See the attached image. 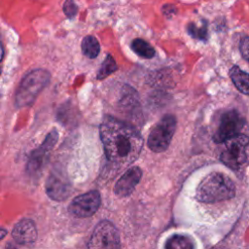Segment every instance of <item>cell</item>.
I'll return each mask as SVG.
<instances>
[{
  "label": "cell",
  "instance_id": "1",
  "mask_svg": "<svg viewBox=\"0 0 249 249\" xmlns=\"http://www.w3.org/2000/svg\"><path fill=\"white\" fill-rule=\"evenodd\" d=\"M99 131L108 160L126 165L138 158L143 139L133 126L113 117H106L100 124Z\"/></svg>",
  "mask_w": 249,
  "mask_h": 249
},
{
  "label": "cell",
  "instance_id": "3",
  "mask_svg": "<svg viewBox=\"0 0 249 249\" xmlns=\"http://www.w3.org/2000/svg\"><path fill=\"white\" fill-rule=\"evenodd\" d=\"M51 75L44 69L29 72L20 82L16 91V105L25 107L34 102L38 94L48 86Z\"/></svg>",
  "mask_w": 249,
  "mask_h": 249
},
{
  "label": "cell",
  "instance_id": "20",
  "mask_svg": "<svg viewBox=\"0 0 249 249\" xmlns=\"http://www.w3.org/2000/svg\"><path fill=\"white\" fill-rule=\"evenodd\" d=\"M239 50L242 56L249 62V36L241 39L239 44Z\"/></svg>",
  "mask_w": 249,
  "mask_h": 249
},
{
  "label": "cell",
  "instance_id": "13",
  "mask_svg": "<svg viewBox=\"0 0 249 249\" xmlns=\"http://www.w3.org/2000/svg\"><path fill=\"white\" fill-rule=\"evenodd\" d=\"M230 76L235 88L240 92L249 95V74L234 65L230 70Z\"/></svg>",
  "mask_w": 249,
  "mask_h": 249
},
{
  "label": "cell",
  "instance_id": "19",
  "mask_svg": "<svg viewBox=\"0 0 249 249\" xmlns=\"http://www.w3.org/2000/svg\"><path fill=\"white\" fill-rule=\"evenodd\" d=\"M63 12L65 16L69 18H73L78 12V6L74 0H66L63 4Z\"/></svg>",
  "mask_w": 249,
  "mask_h": 249
},
{
  "label": "cell",
  "instance_id": "15",
  "mask_svg": "<svg viewBox=\"0 0 249 249\" xmlns=\"http://www.w3.org/2000/svg\"><path fill=\"white\" fill-rule=\"evenodd\" d=\"M131 49L136 54L144 58H152L156 53L155 49L148 42L139 38L132 41Z\"/></svg>",
  "mask_w": 249,
  "mask_h": 249
},
{
  "label": "cell",
  "instance_id": "12",
  "mask_svg": "<svg viewBox=\"0 0 249 249\" xmlns=\"http://www.w3.org/2000/svg\"><path fill=\"white\" fill-rule=\"evenodd\" d=\"M12 236L19 244L32 243L37 238V229L30 219H22L16 224L12 231Z\"/></svg>",
  "mask_w": 249,
  "mask_h": 249
},
{
  "label": "cell",
  "instance_id": "16",
  "mask_svg": "<svg viewBox=\"0 0 249 249\" xmlns=\"http://www.w3.org/2000/svg\"><path fill=\"white\" fill-rule=\"evenodd\" d=\"M193 247L194 245L191 239L180 234L173 235L167 240L165 244V248L167 249H191Z\"/></svg>",
  "mask_w": 249,
  "mask_h": 249
},
{
  "label": "cell",
  "instance_id": "10",
  "mask_svg": "<svg viewBox=\"0 0 249 249\" xmlns=\"http://www.w3.org/2000/svg\"><path fill=\"white\" fill-rule=\"evenodd\" d=\"M57 140H58L57 130L53 129L47 135V137L45 138L41 146L31 153L29 157V161L27 164L28 172H35L36 170L40 169L41 165L43 164V160L45 157L53 149V147L55 145Z\"/></svg>",
  "mask_w": 249,
  "mask_h": 249
},
{
  "label": "cell",
  "instance_id": "11",
  "mask_svg": "<svg viewBox=\"0 0 249 249\" xmlns=\"http://www.w3.org/2000/svg\"><path fill=\"white\" fill-rule=\"evenodd\" d=\"M141 177H142V170L140 167L132 166L128 168L117 181L114 188L115 194L120 197L129 196L134 191Z\"/></svg>",
  "mask_w": 249,
  "mask_h": 249
},
{
  "label": "cell",
  "instance_id": "6",
  "mask_svg": "<svg viewBox=\"0 0 249 249\" xmlns=\"http://www.w3.org/2000/svg\"><path fill=\"white\" fill-rule=\"evenodd\" d=\"M89 248H120V235L116 227L109 221L99 222L90 236L88 244Z\"/></svg>",
  "mask_w": 249,
  "mask_h": 249
},
{
  "label": "cell",
  "instance_id": "22",
  "mask_svg": "<svg viewBox=\"0 0 249 249\" xmlns=\"http://www.w3.org/2000/svg\"><path fill=\"white\" fill-rule=\"evenodd\" d=\"M3 54H4V50H3L2 44L0 43V61H1V60H2V58H3Z\"/></svg>",
  "mask_w": 249,
  "mask_h": 249
},
{
  "label": "cell",
  "instance_id": "14",
  "mask_svg": "<svg viewBox=\"0 0 249 249\" xmlns=\"http://www.w3.org/2000/svg\"><path fill=\"white\" fill-rule=\"evenodd\" d=\"M82 52L89 58H94L100 52V46L97 39L91 35L86 36L82 41Z\"/></svg>",
  "mask_w": 249,
  "mask_h": 249
},
{
  "label": "cell",
  "instance_id": "23",
  "mask_svg": "<svg viewBox=\"0 0 249 249\" xmlns=\"http://www.w3.org/2000/svg\"><path fill=\"white\" fill-rule=\"evenodd\" d=\"M0 73H1V71H0Z\"/></svg>",
  "mask_w": 249,
  "mask_h": 249
},
{
  "label": "cell",
  "instance_id": "8",
  "mask_svg": "<svg viewBox=\"0 0 249 249\" xmlns=\"http://www.w3.org/2000/svg\"><path fill=\"white\" fill-rule=\"evenodd\" d=\"M100 202L99 193L97 191H90L76 196L69 205V211L80 218L89 217L98 210Z\"/></svg>",
  "mask_w": 249,
  "mask_h": 249
},
{
  "label": "cell",
  "instance_id": "7",
  "mask_svg": "<svg viewBox=\"0 0 249 249\" xmlns=\"http://www.w3.org/2000/svg\"><path fill=\"white\" fill-rule=\"evenodd\" d=\"M245 121L236 110H229L225 112L216 129L213 139L216 143L225 142L227 139L240 133L244 127Z\"/></svg>",
  "mask_w": 249,
  "mask_h": 249
},
{
  "label": "cell",
  "instance_id": "21",
  "mask_svg": "<svg viewBox=\"0 0 249 249\" xmlns=\"http://www.w3.org/2000/svg\"><path fill=\"white\" fill-rule=\"evenodd\" d=\"M6 234H7V231L3 229H0V240L3 239L6 236Z\"/></svg>",
  "mask_w": 249,
  "mask_h": 249
},
{
  "label": "cell",
  "instance_id": "2",
  "mask_svg": "<svg viewBox=\"0 0 249 249\" xmlns=\"http://www.w3.org/2000/svg\"><path fill=\"white\" fill-rule=\"evenodd\" d=\"M196 195L197 200L205 203L224 201L234 196L235 185L226 174L211 172L198 184Z\"/></svg>",
  "mask_w": 249,
  "mask_h": 249
},
{
  "label": "cell",
  "instance_id": "18",
  "mask_svg": "<svg viewBox=\"0 0 249 249\" xmlns=\"http://www.w3.org/2000/svg\"><path fill=\"white\" fill-rule=\"evenodd\" d=\"M188 31L189 34L196 39L199 40H205L206 39V35H207V27L205 24H203L202 26H196L195 23H190L188 26Z\"/></svg>",
  "mask_w": 249,
  "mask_h": 249
},
{
  "label": "cell",
  "instance_id": "5",
  "mask_svg": "<svg viewBox=\"0 0 249 249\" xmlns=\"http://www.w3.org/2000/svg\"><path fill=\"white\" fill-rule=\"evenodd\" d=\"M249 137L245 134L234 135L225 141V149L221 153V160L230 168L236 170L246 161V149Z\"/></svg>",
  "mask_w": 249,
  "mask_h": 249
},
{
  "label": "cell",
  "instance_id": "4",
  "mask_svg": "<svg viewBox=\"0 0 249 249\" xmlns=\"http://www.w3.org/2000/svg\"><path fill=\"white\" fill-rule=\"evenodd\" d=\"M175 129L176 118L173 115L163 116L151 129L147 140L148 147L156 153L165 151L171 142Z\"/></svg>",
  "mask_w": 249,
  "mask_h": 249
},
{
  "label": "cell",
  "instance_id": "17",
  "mask_svg": "<svg viewBox=\"0 0 249 249\" xmlns=\"http://www.w3.org/2000/svg\"><path fill=\"white\" fill-rule=\"evenodd\" d=\"M117 68H118V66H117L115 59L110 54H107L106 58L104 59L103 63L97 73V79L101 80V79L108 77L110 74L115 72L117 70Z\"/></svg>",
  "mask_w": 249,
  "mask_h": 249
},
{
  "label": "cell",
  "instance_id": "9",
  "mask_svg": "<svg viewBox=\"0 0 249 249\" xmlns=\"http://www.w3.org/2000/svg\"><path fill=\"white\" fill-rule=\"evenodd\" d=\"M46 192L52 199L57 201L66 199L70 193V182L65 171L54 169L51 172L46 182Z\"/></svg>",
  "mask_w": 249,
  "mask_h": 249
}]
</instances>
